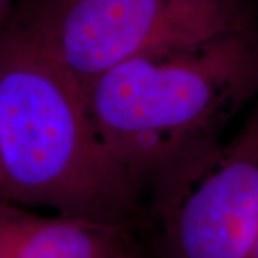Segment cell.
<instances>
[{
  "mask_svg": "<svg viewBox=\"0 0 258 258\" xmlns=\"http://www.w3.org/2000/svg\"><path fill=\"white\" fill-rule=\"evenodd\" d=\"M13 2L15 0H0V23L10 15Z\"/></svg>",
  "mask_w": 258,
  "mask_h": 258,
  "instance_id": "obj_6",
  "label": "cell"
},
{
  "mask_svg": "<svg viewBox=\"0 0 258 258\" xmlns=\"http://www.w3.org/2000/svg\"><path fill=\"white\" fill-rule=\"evenodd\" d=\"M3 194V162H2V151H0V200Z\"/></svg>",
  "mask_w": 258,
  "mask_h": 258,
  "instance_id": "obj_7",
  "label": "cell"
},
{
  "mask_svg": "<svg viewBox=\"0 0 258 258\" xmlns=\"http://www.w3.org/2000/svg\"><path fill=\"white\" fill-rule=\"evenodd\" d=\"M249 258H258V240L257 242H255V247H254V249H252V252H251Z\"/></svg>",
  "mask_w": 258,
  "mask_h": 258,
  "instance_id": "obj_8",
  "label": "cell"
},
{
  "mask_svg": "<svg viewBox=\"0 0 258 258\" xmlns=\"http://www.w3.org/2000/svg\"><path fill=\"white\" fill-rule=\"evenodd\" d=\"M172 214L179 258H249L258 240V95L238 134Z\"/></svg>",
  "mask_w": 258,
  "mask_h": 258,
  "instance_id": "obj_4",
  "label": "cell"
},
{
  "mask_svg": "<svg viewBox=\"0 0 258 258\" xmlns=\"http://www.w3.org/2000/svg\"><path fill=\"white\" fill-rule=\"evenodd\" d=\"M258 95L252 25L195 46L118 64L86 88L103 144L166 210L211 168L228 120Z\"/></svg>",
  "mask_w": 258,
  "mask_h": 258,
  "instance_id": "obj_1",
  "label": "cell"
},
{
  "mask_svg": "<svg viewBox=\"0 0 258 258\" xmlns=\"http://www.w3.org/2000/svg\"><path fill=\"white\" fill-rule=\"evenodd\" d=\"M2 200L119 225L141 191L103 144L86 91L9 19L0 23Z\"/></svg>",
  "mask_w": 258,
  "mask_h": 258,
  "instance_id": "obj_2",
  "label": "cell"
},
{
  "mask_svg": "<svg viewBox=\"0 0 258 258\" xmlns=\"http://www.w3.org/2000/svg\"><path fill=\"white\" fill-rule=\"evenodd\" d=\"M119 227L0 200V258H123Z\"/></svg>",
  "mask_w": 258,
  "mask_h": 258,
  "instance_id": "obj_5",
  "label": "cell"
},
{
  "mask_svg": "<svg viewBox=\"0 0 258 258\" xmlns=\"http://www.w3.org/2000/svg\"><path fill=\"white\" fill-rule=\"evenodd\" d=\"M8 19L85 91L131 59L252 25L242 0H29Z\"/></svg>",
  "mask_w": 258,
  "mask_h": 258,
  "instance_id": "obj_3",
  "label": "cell"
}]
</instances>
